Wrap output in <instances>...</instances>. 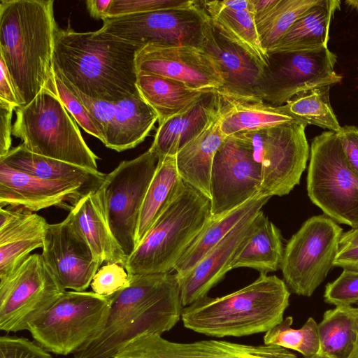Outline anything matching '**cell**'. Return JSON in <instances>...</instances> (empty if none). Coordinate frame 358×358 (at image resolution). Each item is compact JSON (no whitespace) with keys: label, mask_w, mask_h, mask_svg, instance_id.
<instances>
[{"label":"cell","mask_w":358,"mask_h":358,"mask_svg":"<svg viewBox=\"0 0 358 358\" xmlns=\"http://www.w3.org/2000/svg\"><path fill=\"white\" fill-rule=\"evenodd\" d=\"M139 47L114 36L57 27L53 71L85 96L117 102L140 95L135 57Z\"/></svg>","instance_id":"cell-1"},{"label":"cell","mask_w":358,"mask_h":358,"mask_svg":"<svg viewBox=\"0 0 358 358\" xmlns=\"http://www.w3.org/2000/svg\"><path fill=\"white\" fill-rule=\"evenodd\" d=\"M53 0H1L0 58L9 72L20 107L54 81Z\"/></svg>","instance_id":"cell-2"},{"label":"cell","mask_w":358,"mask_h":358,"mask_svg":"<svg viewBox=\"0 0 358 358\" xmlns=\"http://www.w3.org/2000/svg\"><path fill=\"white\" fill-rule=\"evenodd\" d=\"M289 296L283 280L261 273L236 292L183 307L180 319L187 329L217 338L266 333L284 320Z\"/></svg>","instance_id":"cell-3"},{"label":"cell","mask_w":358,"mask_h":358,"mask_svg":"<svg viewBox=\"0 0 358 358\" xmlns=\"http://www.w3.org/2000/svg\"><path fill=\"white\" fill-rule=\"evenodd\" d=\"M210 217V200L182 181L124 268L131 275L171 273Z\"/></svg>","instance_id":"cell-4"},{"label":"cell","mask_w":358,"mask_h":358,"mask_svg":"<svg viewBox=\"0 0 358 358\" xmlns=\"http://www.w3.org/2000/svg\"><path fill=\"white\" fill-rule=\"evenodd\" d=\"M12 135L29 151L97 171L99 157L85 142L58 96L55 80L27 105L15 109Z\"/></svg>","instance_id":"cell-5"},{"label":"cell","mask_w":358,"mask_h":358,"mask_svg":"<svg viewBox=\"0 0 358 358\" xmlns=\"http://www.w3.org/2000/svg\"><path fill=\"white\" fill-rule=\"evenodd\" d=\"M307 192L310 201L327 216L358 229V176L334 131H324L312 140Z\"/></svg>","instance_id":"cell-6"},{"label":"cell","mask_w":358,"mask_h":358,"mask_svg":"<svg viewBox=\"0 0 358 358\" xmlns=\"http://www.w3.org/2000/svg\"><path fill=\"white\" fill-rule=\"evenodd\" d=\"M306 126L292 122L234 134L246 143L259 166L260 196L287 195L299 184L310 157Z\"/></svg>","instance_id":"cell-7"},{"label":"cell","mask_w":358,"mask_h":358,"mask_svg":"<svg viewBox=\"0 0 358 358\" xmlns=\"http://www.w3.org/2000/svg\"><path fill=\"white\" fill-rule=\"evenodd\" d=\"M110 306L108 296L94 292L65 291L27 330L47 351L67 355L96 334Z\"/></svg>","instance_id":"cell-8"},{"label":"cell","mask_w":358,"mask_h":358,"mask_svg":"<svg viewBox=\"0 0 358 358\" xmlns=\"http://www.w3.org/2000/svg\"><path fill=\"white\" fill-rule=\"evenodd\" d=\"M343 234L337 222L324 215L303 222L287 241L280 265L291 292L308 297L314 293L334 266Z\"/></svg>","instance_id":"cell-9"},{"label":"cell","mask_w":358,"mask_h":358,"mask_svg":"<svg viewBox=\"0 0 358 358\" xmlns=\"http://www.w3.org/2000/svg\"><path fill=\"white\" fill-rule=\"evenodd\" d=\"M157 162V157L148 149L121 162L99 187L110 228L127 257L136 248L141 208Z\"/></svg>","instance_id":"cell-10"},{"label":"cell","mask_w":358,"mask_h":358,"mask_svg":"<svg viewBox=\"0 0 358 358\" xmlns=\"http://www.w3.org/2000/svg\"><path fill=\"white\" fill-rule=\"evenodd\" d=\"M336 62V55L327 47L268 53L259 97L279 106L302 92L336 85L342 80L335 71Z\"/></svg>","instance_id":"cell-11"},{"label":"cell","mask_w":358,"mask_h":358,"mask_svg":"<svg viewBox=\"0 0 358 358\" xmlns=\"http://www.w3.org/2000/svg\"><path fill=\"white\" fill-rule=\"evenodd\" d=\"M210 19L201 1L189 6L103 19L99 31L139 48L148 45H192L200 48Z\"/></svg>","instance_id":"cell-12"},{"label":"cell","mask_w":358,"mask_h":358,"mask_svg":"<svg viewBox=\"0 0 358 358\" xmlns=\"http://www.w3.org/2000/svg\"><path fill=\"white\" fill-rule=\"evenodd\" d=\"M65 291L41 254L31 255L0 280V329L27 330Z\"/></svg>","instance_id":"cell-13"},{"label":"cell","mask_w":358,"mask_h":358,"mask_svg":"<svg viewBox=\"0 0 358 358\" xmlns=\"http://www.w3.org/2000/svg\"><path fill=\"white\" fill-rule=\"evenodd\" d=\"M261 185L259 166L246 143L235 135L227 136L213 159L211 216L226 213L259 196Z\"/></svg>","instance_id":"cell-14"},{"label":"cell","mask_w":358,"mask_h":358,"mask_svg":"<svg viewBox=\"0 0 358 358\" xmlns=\"http://www.w3.org/2000/svg\"><path fill=\"white\" fill-rule=\"evenodd\" d=\"M136 70L171 78L187 87L220 91L222 76L211 57L192 45L166 46L148 44L138 49Z\"/></svg>","instance_id":"cell-15"},{"label":"cell","mask_w":358,"mask_h":358,"mask_svg":"<svg viewBox=\"0 0 358 358\" xmlns=\"http://www.w3.org/2000/svg\"><path fill=\"white\" fill-rule=\"evenodd\" d=\"M113 358H297L275 345H245L226 341L203 340L176 343L161 335L146 334L119 350Z\"/></svg>","instance_id":"cell-16"},{"label":"cell","mask_w":358,"mask_h":358,"mask_svg":"<svg viewBox=\"0 0 358 358\" xmlns=\"http://www.w3.org/2000/svg\"><path fill=\"white\" fill-rule=\"evenodd\" d=\"M41 255L62 286L72 291H85L101 266L67 217L48 224Z\"/></svg>","instance_id":"cell-17"},{"label":"cell","mask_w":358,"mask_h":358,"mask_svg":"<svg viewBox=\"0 0 358 358\" xmlns=\"http://www.w3.org/2000/svg\"><path fill=\"white\" fill-rule=\"evenodd\" d=\"M91 191L78 183L41 179L0 162V208L33 213L51 206L70 210Z\"/></svg>","instance_id":"cell-18"},{"label":"cell","mask_w":358,"mask_h":358,"mask_svg":"<svg viewBox=\"0 0 358 358\" xmlns=\"http://www.w3.org/2000/svg\"><path fill=\"white\" fill-rule=\"evenodd\" d=\"M200 48L214 60L223 78L218 92L241 99H261L259 85L264 66L248 52L220 33L210 19L203 30Z\"/></svg>","instance_id":"cell-19"},{"label":"cell","mask_w":358,"mask_h":358,"mask_svg":"<svg viewBox=\"0 0 358 358\" xmlns=\"http://www.w3.org/2000/svg\"><path fill=\"white\" fill-rule=\"evenodd\" d=\"M182 306L180 286L138 312L113 335L97 344L83 346L74 358H113L134 340L146 334L162 335L181 318Z\"/></svg>","instance_id":"cell-20"},{"label":"cell","mask_w":358,"mask_h":358,"mask_svg":"<svg viewBox=\"0 0 358 358\" xmlns=\"http://www.w3.org/2000/svg\"><path fill=\"white\" fill-rule=\"evenodd\" d=\"M259 211L245 216L187 274L178 278L182 308L206 296L210 289L232 269L234 259L248 238Z\"/></svg>","instance_id":"cell-21"},{"label":"cell","mask_w":358,"mask_h":358,"mask_svg":"<svg viewBox=\"0 0 358 358\" xmlns=\"http://www.w3.org/2000/svg\"><path fill=\"white\" fill-rule=\"evenodd\" d=\"M179 286L176 273L131 275L130 285L127 287L108 296L110 306L103 324L83 346L103 341L138 312Z\"/></svg>","instance_id":"cell-22"},{"label":"cell","mask_w":358,"mask_h":358,"mask_svg":"<svg viewBox=\"0 0 358 358\" xmlns=\"http://www.w3.org/2000/svg\"><path fill=\"white\" fill-rule=\"evenodd\" d=\"M220 109L217 91L207 92L192 106L159 124L149 150L158 160L176 156L219 117Z\"/></svg>","instance_id":"cell-23"},{"label":"cell","mask_w":358,"mask_h":358,"mask_svg":"<svg viewBox=\"0 0 358 358\" xmlns=\"http://www.w3.org/2000/svg\"><path fill=\"white\" fill-rule=\"evenodd\" d=\"M48 223L24 210L0 208V280L10 275L31 251L43 248Z\"/></svg>","instance_id":"cell-24"},{"label":"cell","mask_w":358,"mask_h":358,"mask_svg":"<svg viewBox=\"0 0 358 358\" xmlns=\"http://www.w3.org/2000/svg\"><path fill=\"white\" fill-rule=\"evenodd\" d=\"M66 217L85 238L101 266L103 263L124 266L127 256L110 228L99 188L80 197Z\"/></svg>","instance_id":"cell-25"},{"label":"cell","mask_w":358,"mask_h":358,"mask_svg":"<svg viewBox=\"0 0 358 358\" xmlns=\"http://www.w3.org/2000/svg\"><path fill=\"white\" fill-rule=\"evenodd\" d=\"M201 3L220 33L248 52L264 69L267 66L268 53L261 43L250 0H231L227 5L217 0Z\"/></svg>","instance_id":"cell-26"},{"label":"cell","mask_w":358,"mask_h":358,"mask_svg":"<svg viewBox=\"0 0 358 358\" xmlns=\"http://www.w3.org/2000/svg\"><path fill=\"white\" fill-rule=\"evenodd\" d=\"M0 162L41 179L78 183L90 190L99 189L106 176L98 170L35 154L22 143L12 148L7 155L0 157Z\"/></svg>","instance_id":"cell-27"},{"label":"cell","mask_w":358,"mask_h":358,"mask_svg":"<svg viewBox=\"0 0 358 358\" xmlns=\"http://www.w3.org/2000/svg\"><path fill=\"white\" fill-rule=\"evenodd\" d=\"M226 137L220 130L218 117L176 155V166L182 180L210 200L213 159Z\"/></svg>","instance_id":"cell-28"},{"label":"cell","mask_w":358,"mask_h":358,"mask_svg":"<svg viewBox=\"0 0 358 358\" xmlns=\"http://www.w3.org/2000/svg\"><path fill=\"white\" fill-rule=\"evenodd\" d=\"M219 94V124L220 130L226 136L296 122L281 106H272L262 99H234Z\"/></svg>","instance_id":"cell-29"},{"label":"cell","mask_w":358,"mask_h":358,"mask_svg":"<svg viewBox=\"0 0 358 358\" xmlns=\"http://www.w3.org/2000/svg\"><path fill=\"white\" fill-rule=\"evenodd\" d=\"M283 253L279 229L260 210L248 238L234 259L232 269L251 268L267 274L280 268Z\"/></svg>","instance_id":"cell-30"},{"label":"cell","mask_w":358,"mask_h":358,"mask_svg":"<svg viewBox=\"0 0 358 358\" xmlns=\"http://www.w3.org/2000/svg\"><path fill=\"white\" fill-rule=\"evenodd\" d=\"M158 121L156 112L140 95L115 103V113L110 130L104 145L122 152L142 143Z\"/></svg>","instance_id":"cell-31"},{"label":"cell","mask_w":358,"mask_h":358,"mask_svg":"<svg viewBox=\"0 0 358 358\" xmlns=\"http://www.w3.org/2000/svg\"><path fill=\"white\" fill-rule=\"evenodd\" d=\"M341 3L338 0H318L268 53L327 47L331 22L335 13L341 9Z\"/></svg>","instance_id":"cell-32"},{"label":"cell","mask_w":358,"mask_h":358,"mask_svg":"<svg viewBox=\"0 0 358 358\" xmlns=\"http://www.w3.org/2000/svg\"><path fill=\"white\" fill-rule=\"evenodd\" d=\"M136 87L141 98L157 114L159 124L184 111L208 92L192 89L181 82L142 71H137Z\"/></svg>","instance_id":"cell-33"},{"label":"cell","mask_w":358,"mask_h":358,"mask_svg":"<svg viewBox=\"0 0 358 358\" xmlns=\"http://www.w3.org/2000/svg\"><path fill=\"white\" fill-rule=\"evenodd\" d=\"M270 197L257 196L222 215L212 217L177 263L174 271L178 278L187 274L206 254L215 248L245 216L261 210Z\"/></svg>","instance_id":"cell-34"},{"label":"cell","mask_w":358,"mask_h":358,"mask_svg":"<svg viewBox=\"0 0 358 358\" xmlns=\"http://www.w3.org/2000/svg\"><path fill=\"white\" fill-rule=\"evenodd\" d=\"M182 181L177 169L176 156L158 160L141 208L135 238L136 248L168 206Z\"/></svg>","instance_id":"cell-35"},{"label":"cell","mask_w":358,"mask_h":358,"mask_svg":"<svg viewBox=\"0 0 358 358\" xmlns=\"http://www.w3.org/2000/svg\"><path fill=\"white\" fill-rule=\"evenodd\" d=\"M320 351L330 358H349L358 338V307L336 306L317 324Z\"/></svg>","instance_id":"cell-36"},{"label":"cell","mask_w":358,"mask_h":358,"mask_svg":"<svg viewBox=\"0 0 358 358\" xmlns=\"http://www.w3.org/2000/svg\"><path fill=\"white\" fill-rule=\"evenodd\" d=\"M330 87L324 86L302 92L281 107L296 122L336 133L341 126L331 105Z\"/></svg>","instance_id":"cell-37"},{"label":"cell","mask_w":358,"mask_h":358,"mask_svg":"<svg viewBox=\"0 0 358 358\" xmlns=\"http://www.w3.org/2000/svg\"><path fill=\"white\" fill-rule=\"evenodd\" d=\"M317 1L318 0H278L265 15L255 22L264 50L268 52L300 16Z\"/></svg>","instance_id":"cell-38"},{"label":"cell","mask_w":358,"mask_h":358,"mask_svg":"<svg viewBox=\"0 0 358 358\" xmlns=\"http://www.w3.org/2000/svg\"><path fill=\"white\" fill-rule=\"evenodd\" d=\"M292 317H285L280 324L265 333L264 343L295 350L304 357L317 353L320 351V341L316 321L309 317L299 329L292 328Z\"/></svg>","instance_id":"cell-39"},{"label":"cell","mask_w":358,"mask_h":358,"mask_svg":"<svg viewBox=\"0 0 358 358\" xmlns=\"http://www.w3.org/2000/svg\"><path fill=\"white\" fill-rule=\"evenodd\" d=\"M56 92L75 121L87 133L97 138L103 143L104 137L99 122L94 118L82 101L65 85L54 73Z\"/></svg>","instance_id":"cell-40"},{"label":"cell","mask_w":358,"mask_h":358,"mask_svg":"<svg viewBox=\"0 0 358 358\" xmlns=\"http://www.w3.org/2000/svg\"><path fill=\"white\" fill-rule=\"evenodd\" d=\"M131 275L118 263H107L99 268L90 286L92 292L103 296H110L130 285Z\"/></svg>","instance_id":"cell-41"},{"label":"cell","mask_w":358,"mask_h":358,"mask_svg":"<svg viewBox=\"0 0 358 358\" xmlns=\"http://www.w3.org/2000/svg\"><path fill=\"white\" fill-rule=\"evenodd\" d=\"M324 299L326 303L335 306L356 304L358 302V272L343 269L338 278L327 284Z\"/></svg>","instance_id":"cell-42"},{"label":"cell","mask_w":358,"mask_h":358,"mask_svg":"<svg viewBox=\"0 0 358 358\" xmlns=\"http://www.w3.org/2000/svg\"><path fill=\"white\" fill-rule=\"evenodd\" d=\"M194 2L192 0H112L106 17L180 8Z\"/></svg>","instance_id":"cell-43"},{"label":"cell","mask_w":358,"mask_h":358,"mask_svg":"<svg viewBox=\"0 0 358 358\" xmlns=\"http://www.w3.org/2000/svg\"><path fill=\"white\" fill-rule=\"evenodd\" d=\"M38 343L26 338L1 336L0 358H53Z\"/></svg>","instance_id":"cell-44"},{"label":"cell","mask_w":358,"mask_h":358,"mask_svg":"<svg viewBox=\"0 0 358 358\" xmlns=\"http://www.w3.org/2000/svg\"><path fill=\"white\" fill-rule=\"evenodd\" d=\"M62 81L82 101L91 115L101 125L105 142L113 124L115 102H108L87 96L69 83Z\"/></svg>","instance_id":"cell-45"},{"label":"cell","mask_w":358,"mask_h":358,"mask_svg":"<svg viewBox=\"0 0 358 358\" xmlns=\"http://www.w3.org/2000/svg\"><path fill=\"white\" fill-rule=\"evenodd\" d=\"M336 134L350 168L358 176V127L343 126Z\"/></svg>","instance_id":"cell-46"},{"label":"cell","mask_w":358,"mask_h":358,"mask_svg":"<svg viewBox=\"0 0 358 358\" xmlns=\"http://www.w3.org/2000/svg\"><path fill=\"white\" fill-rule=\"evenodd\" d=\"M16 108L13 103L0 99V157L7 155L12 148L11 120Z\"/></svg>","instance_id":"cell-47"},{"label":"cell","mask_w":358,"mask_h":358,"mask_svg":"<svg viewBox=\"0 0 358 358\" xmlns=\"http://www.w3.org/2000/svg\"><path fill=\"white\" fill-rule=\"evenodd\" d=\"M334 266L358 272V246L340 245Z\"/></svg>","instance_id":"cell-48"},{"label":"cell","mask_w":358,"mask_h":358,"mask_svg":"<svg viewBox=\"0 0 358 358\" xmlns=\"http://www.w3.org/2000/svg\"><path fill=\"white\" fill-rule=\"evenodd\" d=\"M0 99L11 103L18 108L20 106L13 80L1 58H0Z\"/></svg>","instance_id":"cell-49"},{"label":"cell","mask_w":358,"mask_h":358,"mask_svg":"<svg viewBox=\"0 0 358 358\" xmlns=\"http://www.w3.org/2000/svg\"><path fill=\"white\" fill-rule=\"evenodd\" d=\"M112 0H88L85 1L90 15L95 19H104Z\"/></svg>","instance_id":"cell-50"},{"label":"cell","mask_w":358,"mask_h":358,"mask_svg":"<svg viewBox=\"0 0 358 358\" xmlns=\"http://www.w3.org/2000/svg\"><path fill=\"white\" fill-rule=\"evenodd\" d=\"M253 8L255 22L265 15L278 0H250Z\"/></svg>","instance_id":"cell-51"},{"label":"cell","mask_w":358,"mask_h":358,"mask_svg":"<svg viewBox=\"0 0 358 358\" xmlns=\"http://www.w3.org/2000/svg\"><path fill=\"white\" fill-rule=\"evenodd\" d=\"M347 244L358 246V229H352L343 234L340 241V245Z\"/></svg>","instance_id":"cell-52"},{"label":"cell","mask_w":358,"mask_h":358,"mask_svg":"<svg viewBox=\"0 0 358 358\" xmlns=\"http://www.w3.org/2000/svg\"><path fill=\"white\" fill-rule=\"evenodd\" d=\"M345 3L352 9L358 10V0H346Z\"/></svg>","instance_id":"cell-53"},{"label":"cell","mask_w":358,"mask_h":358,"mask_svg":"<svg viewBox=\"0 0 358 358\" xmlns=\"http://www.w3.org/2000/svg\"><path fill=\"white\" fill-rule=\"evenodd\" d=\"M349 358H358V338L353 351L352 352Z\"/></svg>","instance_id":"cell-54"},{"label":"cell","mask_w":358,"mask_h":358,"mask_svg":"<svg viewBox=\"0 0 358 358\" xmlns=\"http://www.w3.org/2000/svg\"><path fill=\"white\" fill-rule=\"evenodd\" d=\"M304 358H330V357H329L328 356L325 355L324 354H323L320 352H318L317 353H316L315 355H314L311 357H304Z\"/></svg>","instance_id":"cell-55"},{"label":"cell","mask_w":358,"mask_h":358,"mask_svg":"<svg viewBox=\"0 0 358 358\" xmlns=\"http://www.w3.org/2000/svg\"><path fill=\"white\" fill-rule=\"evenodd\" d=\"M357 306L358 307V302L356 303Z\"/></svg>","instance_id":"cell-56"}]
</instances>
